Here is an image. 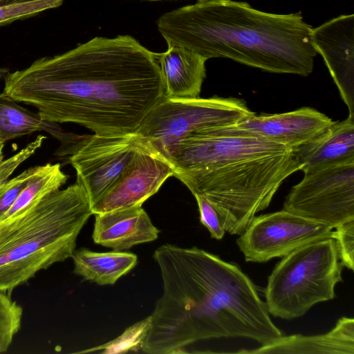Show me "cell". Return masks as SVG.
I'll return each instance as SVG.
<instances>
[{
	"label": "cell",
	"instance_id": "6da1fadb",
	"mask_svg": "<svg viewBox=\"0 0 354 354\" xmlns=\"http://www.w3.org/2000/svg\"><path fill=\"white\" fill-rule=\"evenodd\" d=\"M3 93L40 117L95 133H134L164 90L156 53L133 37H95L4 76Z\"/></svg>",
	"mask_w": 354,
	"mask_h": 354
},
{
	"label": "cell",
	"instance_id": "7a4b0ae2",
	"mask_svg": "<svg viewBox=\"0 0 354 354\" xmlns=\"http://www.w3.org/2000/svg\"><path fill=\"white\" fill-rule=\"evenodd\" d=\"M163 285L140 350L189 353L200 341L246 337L267 345L285 335L239 265L205 250L171 244L153 254Z\"/></svg>",
	"mask_w": 354,
	"mask_h": 354
},
{
	"label": "cell",
	"instance_id": "3957f363",
	"mask_svg": "<svg viewBox=\"0 0 354 354\" xmlns=\"http://www.w3.org/2000/svg\"><path fill=\"white\" fill-rule=\"evenodd\" d=\"M193 195L215 207L230 234L241 235L301 167L292 150L261 137L214 128L191 133L162 155Z\"/></svg>",
	"mask_w": 354,
	"mask_h": 354
},
{
	"label": "cell",
	"instance_id": "277c9868",
	"mask_svg": "<svg viewBox=\"0 0 354 354\" xmlns=\"http://www.w3.org/2000/svg\"><path fill=\"white\" fill-rule=\"evenodd\" d=\"M157 28L167 46L270 73L307 76L317 54L312 26L299 12L269 13L245 2L199 0L164 13Z\"/></svg>",
	"mask_w": 354,
	"mask_h": 354
},
{
	"label": "cell",
	"instance_id": "5b68a950",
	"mask_svg": "<svg viewBox=\"0 0 354 354\" xmlns=\"http://www.w3.org/2000/svg\"><path fill=\"white\" fill-rule=\"evenodd\" d=\"M92 214L87 193L76 183L0 221V290L10 295L37 272L72 257Z\"/></svg>",
	"mask_w": 354,
	"mask_h": 354
},
{
	"label": "cell",
	"instance_id": "8992f818",
	"mask_svg": "<svg viewBox=\"0 0 354 354\" xmlns=\"http://www.w3.org/2000/svg\"><path fill=\"white\" fill-rule=\"evenodd\" d=\"M343 267L332 237L303 245L282 257L265 289L269 314L290 320L319 302L333 299L335 285L343 281Z\"/></svg>",
	"mask_w": 354,
	"mask_h": 354
},
{
	"label": "cell",
	"instance_id": "52a82bcc",
	"mask_svg": "<svg viewBox=\"0 0 354 354\" xmlns=\"http://www.w3.org/2000/svg\"><path fill=\"white\" fill-rule=\"evenodd\" d=\"M252 111L243 100L212 97L175 100L165 96L147 113L135 133L160 155L187 136L234 124Z\"/></svg>",
	"mask_w": 354,
	"mask_h": 354
},
{
	"label": "cell",
	"instance_id": "ba28073f",
	"mask_svg": "<svg viewBox=\"0 0 354 354\" xmlns=\"http://www.w3.org/2000/svg\"><path fill=\"white\" fill-rule=\"evenodd\" d=\"M283 209L333 228L354 220V162L304 174Z\"/></svg>",
	"mask_w": 354,
	"mask_h": 354
},
{
	"label": "cell",
	"instance_id": "9c48e42d",
	"mask_svg": "<svg viewBox=\"0 0 354 354\" xmlns=\"http://www.w3.org/2000/svg\"><path fill=\"white\" fill-rule=\"evenodd\" d=\"M151 147L136 133L86 135L70 155L77 181L93 204L139 151Z\"/></svg>",
	"mask_w": 354,
	"mask_h": 354
},
{
	"label": "cell",
	"instance_id": "30bf717a",
	"mask_svg": "<svg viewBox=\"0 0 354 354\" xmlns=\"http://www.w3.org/2000/svg\"><path fill=\"white\" fill-rule=\"evenodd\" d=\"M333 229L282 209L255 216L236 242L245 261L265 263L312 242L333 238Z\"/></svg>",
	"mask_w": 354,
	"mask_h": 354
},
{
	"label": "cell",
	"instance_id": "8fae6325",
	"mask_svg": "<svg viewBox=\"0 0 354 354\" xmlns=\"http://www.w3.org/2000/svg\"><path fill=\"white\" fill-rule=\"evenodd\" d=\"M174 175L171 164L151 147L136 154L113 184L91 205L93 214L142 206Z\"/></svg>",
	"mask_w": 354,
	"mask_h": 354
},
{
	"label": "cell",
	"instance_id": "7c38bea8",
	"mask_svg": "<svg viewBox=\"0 0 354 354\" xmlns=\"http://www.w3.org/2000/svg\"><path fill=\"white\" fill-rule=\"evenodd\" d=\"M333 120L310 107L282 113L252 112L234 124L216 127L220 131L250 134L287 147L292 150L311 140Z\"/></svg>",
	"mask_w": 354,
	"mask_h": 354
},
{
	"label": "cell",
	"instance_id": "4fadbf2b",
	"mask_svg": "<svg viewBox=\"0 0 354 354\" xmlns=\"http://www.w3.org/2000/svg\"><path fill=\"white\" fill-rule=\"evenodd\" d=\"M311 39L348 109V115L354 118V15H340L312 28Z\"/></svg>",
	"mask_w": 354,
	"mask_h": 354
},
{
	"label": "cell",
	"instance_id": "5bb4252c",
	"mask_svg": "<svg viewBox=\"0 0 354 354\" xmlns=\"http://www.w3.org/2000/svg\"><path fill=\"white\" fill-rule=\"evenodd\" d=\"M95 215L93 241L113 251L128 250L158 237L159 230L142 206Z\"/></svg>",
	"mask_w": 354,
	"mask_h": 354
},
{
	"label": "cell",
	"instance_id": "9a60e30c",
	"mask_svg": "<svg viewBox=\"0 0 354 354\" xmlns=\"http://www.w3.org/2000/svg\"><path fill=\"white\" fill-rule=\"evenodd\" d=\"M304 174L354 162V118L333 122L308 142L292 149Z\"/></svg>",
	"mask_w": 354,
	"mask_h": 354
},
{
	"label": "cell",
	"instance_id": "2e32d148",
	"mask_svg": "<svg viewBox=\"0 0 354 354\" xmlns=\"http://www.w3.org/2000/svg\"><path fill=\"white\" fill-rule=\"evenodd\" d=\"M167 46L165 53H156L164 96L175 100L198 97L207 59L183 46Z\"/></svg>",
	"mask_w": 354,
	"mask_h": 354
},
{
	"label": "cell",
	"instance_id": "e0dca14e",
	"mask_svg": "<svg viewBox=\"0 0 354 354\" xmlns=\"http://www.w3.org/2000/svg\"><path fill=\"white\" fill-rule=\"evenodd\" d=\"M237 353H313L353 354L354 319L341 317L327 333L306 336H282L272 343L252 350H241Z\"/></svg>",
	"mask_w": 354,
	"mask_h": 354
},
{
	"label": "cell",
	"instance_id": "ac0fdd59",
	"mask_svg": "<svg viewBox=\"0 0 354 354\" xmlns=\"http://www.w3.org/2000/svg\"><path fill=\"white\" fill-rule=\"evenodd\" d=\"M17 102L5 93H0V144L35 131H45L61 142L55 153L66 156L71 155L84 137L64 132L57 123L43 120L38 113Z\"/></svg>",
	"mask_w": 354,
	"mask_h": 354
},
{
	"label": "cell",
	"instance_id": "d6986e66",
	"mask_svg": "<svg viewBox=\"0 0 354 354\" xmlns=\"http://www.w3.org/2000/svg\"><path fill=\"white\" fill-rule=\"evenodd\" d=\"M74 272L99 285H113L137 264L136 254L122 251L95 252L86 248L75 250Z\"/></svg>",
	"mask_w": 354,
	"mask_h": 354
},
{
	"label": "cell",
	"instance_id": "ffe728a7",
	"mask_svg": "<svg viewBox=\"0 0 354 354\" xmlns=\"http://www.w3.org/2000/svg\"><path fill=\"white\" fill-rule=\"evenodd\" d=\"M68 176L59 163L38 166L37 171L21 192L12 205L0 220L5 219L26 208L32 203L60 189Z\"/></svg>",
	"mask_w": 354,
	"mask_h": 354
},
{
	"label": "cell",
	"instance_id": "44dd1931",
	"mask_svg": "<svg viewBox=\"0 0 354 354\" xmlns=\"http://www.w3.org/2000/svg\"><path fill=\"white\" fill-rule=\"evenodd\" d=\"M150 326V316L128 328L117 339L100 345L88 348L80 353H90L100 351L102 353H125L129 351L140 350L142 342Z\"/></svg>",
	"mask_w": 354,
	"mask_h": 354
},
{
	"label": "cell",
	"instance_id": "7402d4cb",
	"mask_svg": "<svg viewBox=\"0 0 354 354\" xmlns=\"http://www.w3.org/2000/svg\"><path fill=\"white\" fill-rule=\"evenodd\" d=\"M64 0H39L0 7V26L18 19L33 17L60 6Z\"/></svg>",
	"mask_w": 354,
	"mask_h": 354
},
{
	"label": "cell",
	"instance_id": "603a6c76",
	"mask_svg": "<svg viewBox=\"0 0 354 354\" xmlns=\"http://www.w3.org/2000/svg\"><path fill=\"white\" fill-rule=\"evenodd\" d=\"M37 167L26 169L0 186V220L37 171Z\"/></svg>",
	"mask_w": 354,
	"mask_h": 354
},
{
	"label": "cell",
	"instance_id": "cb8c5ba5",
	"mask_svg": "<svg viewBox=\"0 0 354 354\" xmlns=\"http://www.w3.org/2000/svg\"><path fill=\"white\" fill-rule=\"evenodd\" d=\"M333 230L340 261L344 267L354 269V220L337 225Z\"/></svg>",
	"mask_w": 354,
	"mask_h": 354
},
{
	"label": "cell",
	"instance_id": "d4e9b609",
	"mask_svg": "<svg viewBox=\"0 0 354 354\" xmlns=\"http://www.w3.org/2000/svg\"><path fill=\"white\" fill-rule=\"evenodd\" d=\"M194 196L198 203L201 223L209 230L212 238L222 239L225 230L221 223L216 209L205 197L199 194Z\"/></svg>",
	"mask_w": 354,
	"mask_h": 354
},
{
	"label": "cell",
	"instance_id": "484cf974",
	"mask_svg": "<svg viewBox=\"0 0 354 354\" xmlns=\"http://www.w3.org/2000/svg\"><path fill=\"white\" fill-rule=\"evenodd\" d=\"M39 0H0V7L6 6L12 4L21 3L26 2H31Z\"/></svg>",
	"mask_w": 354,
	"mask_h": 354
},
{
	"label": "cell",
	"instance_id": "4316f807",
	"mask_svg": "<svg viewBox=\"0 0 354 354\" xmlns=\"http://www.w3.org/2000/svg\"><path fill=\"white\" fill-rule=\"evenodd\" d=\"M8 72V70L7 68H0V77H4Z\"/></svg>",
	"mask_w": 354,
	"mask_h": 354
},
{
	"label": "cell",
	"instance_id": "83f0119b",
	"mask_svg": "<svg viewBox=\"0 0 354 354\" xmlns=\"http://www.w3.org/2000/svg\"><path fill=\"white\" fill-rule=\"evenodd\" d=\"M141 1H168V0H141ZM169 1H173V0H169ZM199 1V0H197Z\"/></svg>",
	"mask_w": 354,
	"mask_h": 354
}]
</instances>
